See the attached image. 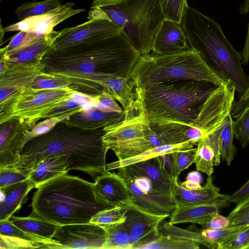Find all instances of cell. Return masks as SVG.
Here are the masks:
<instances>
[{"label": "cell", "instance_id": "d6a6232c", "mask_svg": "<svg viewBox=\"0 0 249 249\" xmlns=\"http://www.w3.org/2000/svg\"><path fill=\"white\" fill-rule=\"evenodd\" d=\"M63 0H34L21 4L15 10L19 21L27 18L43 15L53 10L61 4Z\"/></svg>", "mask_w": 249, "mask_h": 249}, {"label": "cell", "instance_id": "1f68e13d", "mask_svg": "<svg viewBox=\"0 0 249 249\" xmlns=\"http://www.w3.org/2000/svg\"><path fill=\"white\" fill-rule=\"evenodd\" d=\"M199 245L196 242L178 239L160 233L158 237L140 246L138 249H198Z\"/></svg>", "mask_w": 249, "mask_h": 249}, {"label": "cell", "instance_id": "9c48e42d", "mask_svg": "<svg viewBox=\"0 0 249 249\" xmlns=\"http://www.w3.org/2000/svg\"><path fill=\"white\" fill-rule=\"evenodd\" d=\"M0 124L11 117L23 97L34 90L32 86L44 65L37 63H14L0 59Z\"/></svg>", "mask_w": 249, "mask_h": 249}, {"label": "cell", "instance_id": "e0dca14e", "mask_svg": "<svg viewBox=\"0 0 249 249\" xmlns=\"http://www.w3.org/2000/svg\"><path fill=\"white\" fill-rule=\"evenodd\" d=\"M92 184L96 200L107 208L133 201V197L124 179L113 172L107 171L98 176Z\"/></svg>", "mask_w": 249, "mask_h": 249}, {"label": "cell", "instance_id": "f907efd6", "mask_svg": "<svg viewBox=\"0 0 249 249\" xmlns=\"http://www.w3.org/2000/svg\"><path fill=\"white\" fill-rule=\"evenodd\" d=\"M249 106V86L244 94L240 97L238 101L234 102L231 115L235 118L241 112Z\"/></svg>", "mask_w": 249, "mask_h": 249}, {"label": "cell", "instance_id": "4316f807", "mask_svg": "<svg viewBox=\"0 0 249 249\" xmlns=\"http://www.w3.org/2000/svg\"><path fill=\"white\" fill-rule=\"evenodd\" d=\"M68 158L65 156H49L41 160L29 174V179L36 188L41 184L57 177L67 174Z\"/></svg>", "mask_w": 249, "mask_h": 249}, {"label": "cell", "instance_id": "5b68a950", "mask_svg": "<svg viewBox=\"0 0 249 249\" xmlns=\"http://www.w3.org/2000/svg\"><path fill=\"white\" fill-rule=\"evenodd\" d=\"M189 45L206 63L234 86L240 96L249 86V76L242 68L240 53L227 40L214 19L188 5L180 22Z\"/></svg>", "mask_w": 249, "mask_h": 249}, {"label": "cell", "instance_id": "c3c4849f", "mask_svg": "<svg viewBox=\"0 0 249 249\" xmlns=\"http://www.w3.org/2000/svg\"><path fill=\"white\" fill-rule=\"evenodd\" d=\"M96 108L106 112L123 113L124 110L116 100L105 90L98 95Z\"/></svg>", "mask_w": 249, "mask_h": 249}, {"label": "cell", "instance_id": "11a10c76", "mask_svg": "<svg viewBox=\"0 0 249 249\" xmlns=\"http://www.w3.org/2000/svg\"><path fill=\"white\" fill-rule=\"evenodd\" d=\"M0 23H1V24H0V45H1L5 32L3 30V28H2V26L1 25V22H0Z\"/></svg>", "mask_w": 249, "mask_h": 249}, {"label": "cell", "instance_id": "484cf974", "mask_svg": "<svg viewBox=\"0 0 249 249\" xmlns=\"http://www.w3.org/2000/svg\"><path fill=\"white\" fill-rule=\"evenodd\" d=\"M58 31L37 41L7 54H0V59L14 63H37L41 62L48 51L51 48Z\"/></svg>", "mask_w": 249, "mask_h": 249}, {"label": "cell", "instance_id": "7bdbcfd3", "mask_svg": "<svg viewBox=\"0 0 249 249\" xmlns=\"http://www.w3.org/2000/svg\"><path fill=\"white\" fill-rule=\"evenodd\" d=\"M227 217L229 227L249 225V196L237 204Z\"/></svg>", "mask_w": 249, "mask_h": 249}, {"label": "cell", "instance_id": "d6986e66", "mask_svg": "<svg viewBox=\"0 0 249 249\" xmlns=\"http://www.w3.org/2000/svg\"><path fill=\"white\" fill-rule=\"evenodd\" d=\"M190 48L181 24L165 19L154 38L151 53L155 55L173 54Z\"/></svg>", "mask_w": 249, "mask_h": 249}, {"label": "cell", "instance_id": "bcb514c9", "mask_svg": "<svg viewBox=\"0 0 249 249\" xmlns=\"http://www.w3.org/2000/svg\"><path fill=\"white\" fill-rule=\"evenodd\" d=\"M38 243L20 238L0 234V249H36L41 248Z\"/></svg>", "mask_w": 249, "mask_h": 249}, {"label": "cell", "instance_id": "44dd1931", "mask_svg": "<svg viewBox=\"0 0 249 249\" xmlns=\"http://www.w3.org/2000/svg\"><path fill=\"white\" fill-rule=\"evenodd\" d=\"M97 85L101 92L105 90L121 104L124 113L135 109L136 95L129 78L104 74L100 76Z\"/></svg>", "mask_w": 249, "mask_h": 249}, {"label": "cell", "instance_id": "7dc6e473", "mask_svg": "<svg viewBox=\"0 0 249 249\" xmlns=\"http://www.w3.org/2000/svg\"><path fill=\"white\" fill-rule=\"evenodd\" d=\"M217 249H249V227L218 245Z\"/></svg>", "mask_w": 249, "mask_h": 249}, {"label": "cell", "instance_id": "db71d44e", "mask_svg": "<svg viewBox=\"0 0 249 249\" xmlns=\"http://www.w3.org/2000/svg\"><path fill=\"white\" fill-rule=\"evenodd\" d=\"M239 53L242 65H247L249 61V23L244 46L241 52Z\"/></svg>", "mask_w": 249, "mask_h": 249}, {"label": "cell", "instance_id": "4fadbf2b", "mask_svg": "<svg viewBox=\"0 0 249 249\" xmlns=\"http://www.w3.org/2000/svg\"><path fill=\"white\" fill-rule=\"evenodd\" d=\"M118 174L125 180L133 197V202L157 214L170 215L176 205L159 196L150 180L133 172L127 166L118 169Z\"/></svg>", "mask_w": 249, "mask_h": 249}, {"label": "cell", "instance_id": "7402d4cb", "mask_svg": "<svg viewBox=\"0 0 249 249\" xmlns=\"http://www.w3.org/2000/svg\"><path fill=\"white\" fill-rule=\"evenodd\" d=\"M228 201L207 204L177 206L170 215L172 224L192 223L201 226L208 222L213 215L229 205Z\"/></svg>", "mask_w": 249, "mask_h": 249}, {"label": "cell", "instance_id": "681fc988", "mask_svg": "<svg viewBox=\"0 0 249 249\" xmlns=\"http://www.w3.org/2000/svg\"><path fill=\"white\" fill-rule=\"evenodd\" d=\"M201 226L202 229L207 230L223 229L229 227L230 221L228 217L217 213L213 215L208 222Z\"/></svg>", "mask_w": 249, "mask_h": 249}, {"label": "cell", "instance_id": "277c9868", "mask_svg": "<svg viewBox=\"0 0 249 249\" xmlns=\"http://www.w3.org/2000/svg\"><path fill=\"white\" fill-rule=\"evenodd\" d=\"M92 184L68 174L50 179L36 188L30 215L58 226L89 223L107 209L96 200Z\"/></svg>", "mask_w": 249, "mask_h": 249}, {"label": "cell", "instance_id": "b9f144b4", "mask_svg": "<svg viewBox=\"0 0 249 249\" xmlns=\"http://www.w3.org/2000/svg\"><path fill=\"white\" fill-rule=\"evenodd\" d=\"M234 121V137L243 148L249 143V106L241 112Z\"/></svg>", "mask_w": 249, "mask_h": 249}, {"label": "cell", "instance_id": "f6af8a7d", "mask_svg": "<svg viewBox=\"0 0 249 249\" xmlns=\"http://www.w3.org/2000/svg\"><path fill=\"white\" fill-rule=\"evenodd\" d=\"M71 115L73 114H67L59 116L47 118L37 123L30 130L28 141L34 137L42 135L50 131L58 123Z\"/></svg>", "mask_w": 249, "mask_h": 249}, {"label": "cell", "instance_id": "6f0895ef", "mask_svg": "<svg viewBox=\"0 0 249 249\" xmlns=\"http://www.w3.org/2000/svg\"><path fill=\"white\" fill-rule=\"evenodd\" d=\"M0 1H1L2 0H0Z\"/></svg>", "mask_w": 249, "mask_h": 249}, {"label": "cell", "instance_id": "816d5d0a", "mask_svg": "<svg viewBox=\"0 0 249 249\" xmlns=\"http://www.w3.org/2000/svg\"><path fill=\"white\" fill-rule=\"evenodd\" d=\"M249 196V179L238 190L231 195H228L227 200L238 204Z\"/></svg>", "mask_w": 249, "mask_h": 249}, {"label": "cell", "instance_id": "f546056e", "mask_svg": "<svg viewBox=\"0 0 249 249\" xmlns=\"http://www.w3.org/2000/svg\"><path fill=\"white\" fill-rule=\"evenodd\" d=\"M151 127L161 145L174 144L187 141V134L191 125L181 123L151 124Z\"/></svg>", "mask_w": 249, "mask_h": 249}, {"label": "cell", "instance_id": "30bf717a", "mask_svg": "<svg viewBox=\"0 0 249 249\" xmlns=\"http://www.w3.org/2000/svg\"><path fill=\"white\" fill-rule=\"evenodd\" d=\"M76 91L71 87L34 90L18 101L10 118L20 117L31 130L43 115L71 99Z\"/></svg>", "mask_w": 249, "mask_h": 249}, {"label": "cell", "instance_id": "6da1fadb", "mask_svg": "<svg viewBox=\"0 0 249 249\" xmlns=\"http://www.w3.org/2000/svg\"><path fill=\"white\" fill-rule=\"evenodd\" d=\"M141 55L121 31L49 50L41 61L42 71L67 78L71 88H81L96 95L101 93L97 86L100 76L112 74L130 78Z\"/></svg>", "mask_w": 249, "mask_h": 249}, {"label": "cell", "instance_id": "8992f818", "mask_svg": "<svg viewBox=\"0 0 249 249\" xmlns=\"http://www.w3.org/2000/svg\"><path fill=\"white\" fill-rule=\"evenodd\" d=\"M130 79L134 88L176 79L206 81L219 87L231 83L213 70L191 47L173 54L141 55Z\"/></svg>", "mask_w": 249, "mask_h": 249}, {"label": "cell", "instance_id": "7a4b0ae2", "mask_svg": "<svg viewBox=\"0 0 249 249\" xmlns=\"http://www.w3.org/2000/svg\"><path fill=\"white\" fill-rule=\"evenodd\" d=\"M105 132L103 128L85 129L61 121L50 131L30 139L16 167L28 174L46 157L65 156L69 170L84 172L95 179L107 171Z\"/></svg>", "mask_w": 249, "mask_h": 249}, {"label": "cell", "instance_id": "cb8c5ba5", "mask_svg": "<svg viewBox=\"0 0 249 249\" xmlns=\"http://www.w3.org/2000/svg\"><path fill=\"white\" fill-rule=\"evenodd\" d=\"M220 128L201 140L196 144L194 163L199 171L212 175L213 167L219 164V134Z\"/></svg>", "mask_w": 249, "mask_h": 249}, {"label": "cell", "instance_id": "d590c367", "mask_svg": "<svg viewBox=\"0 0 249 249\" xmlns=\"http://www.w3.org/2000/svg\"><path fill=\"white\" fill-rule=\"evenodd\" d=\"M196 148L176 151L170 154V172L174 179L178 182L179 175L184 170L194 163Z\"/></svg>", "mask_w": 249, "mask_h": 249}, {"label": "cell", "instance_id": "603a6c76", "mask_svg": "<svg viewBox=\"0 0 249 249\" xmlns=\"http://www.w3.org/2000/svg\"><path fill=\"white\" fill-rule=\"evenodd\" d=\"M124 112H106L96 108L83 109L62 121L69 125L85 129L94 130L104 127L124 118Z\"/></svg>", "mask_w": 249, "mask_h": 249}, {"label": "cell", "instance_id": "ffe728a7", "mask_svg": "<svg viewBox=\"0 0 249 249\" xmlns=\"http://www.w3.org/2000/svg\"><path fill=\"white\" fill-rule=\"evenodd\" d=\"M174 191L177 206L228 201V195L220 193V189L213 183L212 175L208 176L205 184L200 188L186 189L178 182L175 184Z\"/></svg>", "mask_w": 249, "mask_h": 249}, {"label": "cell", "instance_id": "f35d334b", "mask_svg": "<svg viewBox=\"0 0 249 249\" xmlns=\"http://www.w3.org/2000/svg\"><path fill=\"white\" fill-rule=\"evenodd\" d=\"M71 82L67 78L42 71L34 80L32 88L34 90L39 91L66 89L71 87Z\"/></svg>", "mask_w": 249, "mask_h": 249}, {"label": "cell", "instance_id": "ab89813d", "mask_svg": "<svg viewBox=\"0 0 249 249\" xmlns=\"http://www.w3.org/2000/svg\"><path fill=\"white\" fill-rule=\"evenodd\" d=\"M40 39L41 38L34 32L19 31L11 38L10 42L7 46L0 49V54L10 53L29 45Z\"/></svg>", "mask_w": 249, "mask_h": 249}, {"label": "cell", "instance_id": "74e56055", "mask_svg": "<svg viewBox=\"0 0 249 249\" xmlns=\"http://www.w3.org/2000/svg\"><path fill=\"white\" fill-rule=\"evenodd\" d=\"M0 234L20 238L38 243L41 249H47L52 245L51 241L26 232L14 225L9 220L0 221Z\"/></svg>", "mask_w": 249, "mask_h": 249}, {"label": "cell", "instance_id": "836d02e7", "mask_svg": "<svg viewBox=\"0 0 249 249\" xmlns=\"http://www.w3.org/2000/svg\"><path fill=\"white\" fill-rule=\"evenodd\" d=\"M108 233L103 249H132L129 234L122 223L105 228Z\"/></svg>", "mask_w": 249, "mask_h": 249}, {"label": "cell", "instance_id": "8d00e7d4", "mask_svg": "<svg viewBox=\"0 0 249 249\" xmlns=\"http://www.w3.org/2000/svg\"><path fill=\"white\" fill-rule=\"evenodd\" d=\"M126 210L123 206L107 208L95 214L90 222L104 228L123 223L125 220Z\"/></svg>", "mask_w": 249, "mask_h": 249}, {"label": "cell", "instance_id": "d4e9b609", "mask_svg": "<svg viewBox=\"0 0 249 249\" xmlns=\"http://www.w3.org/2000/svg\"><path fill=\"white\" fill-rule=\"evenodd\" d=\"M35 188L28 178L25 180L0 188L5 195V199L0 202V221L9 220L27 200L31 190Z\"/></svg>", "mask_w": 249, "mask_h": 249}, {"label": "cell", "instance_id": "8fae6325", "mask_svg": "<svg viewBox=\"0 0 249 249\" xmlns=\"http://www.w3.org/2000/svg\"><path fill=\"white\" fill-rule=\"evenodd\" d=\"M107 236L105 228L91 222L58 226L49 249H103Z\"/></svg>", "mask_w": 249, "mask_h": 249}, {"label": "cell", "instance_id": "2e32d148", "mask_svg": "<svg viewBox=\"0 0 249 249\" xmlns=\"http://www.w3.org/2000/svg\"><path fill=\"white\" fill-rule=\"evenodd\" d=\"M73 2L61 4L56 9L43 15L27 18L3 28L4 32L26 31L36 33L40 38L52 34L55 26L78 13L84 9H74Z\"/></svg>", "mask_w": 249, "mask_h": 249}, {"label": "cell", "instance_id": "7c38bea8", "mask_svg": "<svg viewBox=\"0 0 249 249\" xmlns=\"http://www.w3.org/2000/svg\"><path fill=\"white\" fill-rule=\"evenodd\" d=\"M89 20L73 27L66 28L60 31L49 50H58L79 43L90 37L102 35L114 34L120 29L101 11L91 9Z\"/></svg>", "mask_w": 249, "mask_h": 249}, {"label": "cell", "instance_id": "3957f363", "mask_svg": "<svg viewBox=\"0 0 249 249\" xmlns=\"http://www.w3.org/2000/svg\"><path fill=\"white\" fill-rule=\"evenodd\" d=\"M217 87L206 81L176 79L135 88V109L151 124L191 125L203 103Z\"/></svg>", "mask_w": 249, "mask_h": 249}, {"label": "cell", "instance_id": "ba28073f", "mask_svg": "<svg viewBox=\"0 0 249 249\" xmlns=\"http://www.w3.org/2000/svg\"><path fill=\"white\" fill-rule=\"evenodd\" d=\"M124 118L103 128L104 145L122 160L153 148L150 139L154 131L150 122L136 109L124 113Z\"/></svg>", "mask_w": 249, "mask_h": 249}, {"label": "cell", "instance_id": "ee69618b", "mask_svg": "<svg viewBox=\"0 0 249 249\" xmlns=\"http://www.w3.org/2000/svg\"><path fill=\"white\" fill-rule=\"evenodd\" d=\"M29 176L16 167L0 168V188L25 180Z\"/></svg>", "mask_w": 249, "mask_h": 249}, {"label": "cell", "instance_id": "60d3db41", "mask_svg": "<svg viewBox=\"0 0 249 249\" xmlns=\"http://www.w3.org/2000/svg\"><path fill=\"white\" fill-rule=\"evenodd\" d=\"M162 12L166 19L180 23L186 7V0H159Z\"/></svg>", "mask_w": 249, "mask_h": 249}, {"label": "cell", "instance_id": "4dcf8cb0", "mask_svg": "<svg viewBox=\"0 0 249 249\" xmlns=\"http://www.w3.org/2000/svg\"><path fill=\"white\" fill-rule=\"evenodd\" d=\"M234 137V121L231 114L227 118L220 128L219 134V152L221 159L230 166L236 153L233 143Z\"/></svg>", "mask_w": 249, "mask_h": 249}, {"label": "cell", "instance_id": "f1b7e54d", "mask_svg": "<svg viewBox=\"0 0 249 249\" xmlns=\"http://www.w3.org/2000/svg\"><path fill=\"white\" fill-rule=\"evenodd\" d=\"M10 220L14 225L22 230L51 241L53 244L49 246L47 249H49L51 246L54 244L53 241L51 238L58 225L42 220L30 215L27 217H17L13 215L10 218Z\"/></svg>", "mask_w": 249, "mask_h": 249}, {"label": "cell", "instance_id": "9f6ffc18", "mask_svg": "<svg viewBox=\"0 0 249 249\" xmlns=\"http://www.w3.org/2000/svg\"><path fill=\"white\" fill-rule=\"evenodd\" d=\"M242 6L244 8L249 10V0H244L242 3Z\"/></svg>", "mask_w": 249, "mask_h": 249}, {"label": "cell", "instance_id": "83f0119b", "mask_svg": "<svg viewBox=\"0 0 249 249\" xmlns=\"http://www.w3.org/2000/svg\"><path fill=\"white\" fill-rule=\"evenodd\" d=\"M196 144L191 141L174 144L162 145L151 148L135 156L107 164V171L118 169L138 162L146 160L156 157L171 154L176 151L186 150L194 147Z\"/></svg>", "mask_w": 249, "mask_h": 249}, {"label": "cell", "instance_id": "9a60e30c", "mask_svg": "<svg viewBox=\"0 0 249 249\" xmlns=\"http://www.w3.org/2000/svg\"><path fill=\"white\" fill-rule=\"evenodd\" d=\"M30 129L19 116L0 124V168L16 167L28 141Z\"/></svg>", "mask_w": 249, "mask_h": 249}, {"label": "cell", "instance_id": "f5cc1de1", "mask_svg": "<svg viewBox=\"0 0 249 249\" xmlns=\"http://www.w3.org/2000/svg\"><path fill=\"white\" fill-rule=\"evenodd\" d=\"M200 176L197 172H192L189 173L186 181L180 184L183 188L188 190H194L201 187L200 185Z\"/></svg>", "mask_w": 249, "mask_h": 249}, {"label": "cell", "instance_id": "52a82bcc", "mask_svg": "<svg viewBox=\"0 0 249 249\" xmlns=\"http://www.w3.org/2000/svg\"><path fill=\"white\" fill-rule=\"evenodd\" d=\"M91 7L104 13L141 55L150 53L165 19L159 0H94Z\"/></svg>", "mask_w": 249, "mask_h": 249}, {"label": "cell", "instance_id": "ac0fdd59", "mask_svg": "<svg viewBox=\"0 0 249 249\" xmlns=\"http://www.w3.org/2000/svg\"><path fill=\"white\" fill-rule=\"evenodd\" d=\"M137 174L147 177L155 192L160 196L176 205L175 185L178 182L168 171L162 156L128 166Z\"/></svg>", "mask_w": 249, "mask_h": 249}, {"label": "cell", "instance_id": "5bb4252c", "mask_svg": "<svg viewBox=\"0 0 249 249\" xmlns=\"http://www.w3.org/2000/svg\"><path fill=\"white\" fill-rule=\"evenodd\" d=\"M123 206L126 210L125 220L123 224L130 236L132 249H138L158 237L160 235V225L170 216L150 212L132 201Z\"/></svg>", "mask_w": 249, "mask_h": 249}, {"label": "cell", "instance_id": "e575fe53", "mask_svg": "<svg viewBox=\"0 0 249 249\" xmlns=\"http://www.w3.org/2000/svg\"><path fill=\"white\" fill-rule=\"evenodd\" d=\"M249 227V225L230 227L220 230L200 229L208 244V248L216 249L218 245Z\"/></svg>", "mask_w": 249, "mask_h": 249}]
</instances>
